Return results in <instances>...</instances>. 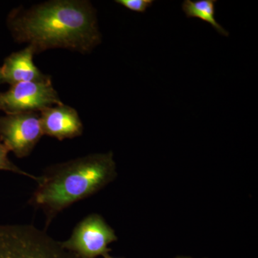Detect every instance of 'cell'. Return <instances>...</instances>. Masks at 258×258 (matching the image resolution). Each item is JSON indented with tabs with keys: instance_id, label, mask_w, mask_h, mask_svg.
<instances>
[{
	"instance_id": "cell-5",
	"label": "cell",
	"mask_w": 258,
	"mask_h": 258,
	"mask_svg": "<svg viewBox=\"0 0 258 258\" xmlns=\"http://www.w3.org/2000/svg\"><path fill=\"white\" fill-rule=\"evenodd\" d=\"M62 104L51 79L42 82L13 85L0 93V110L7 115L41 111L47 107Z\"/></svg>"
},
{
	"instance_id": "cell-14",
	"label": "cell",
	"mask_w": 258,
	"mask_h": 258,
	"mask_svg": "<svg viewBox=\"0 0 258 258\" xmlns=\"http://www.w3.org/2000/svg\"><path fill=\"white\" fill-rule=\"evenodd\" d=\"M174 258H192V257H184V256H178V257H174ZM205 258H207V257H205Z\"/></svg>"
},
{
	"instance_id": "cell-9",
	"label": "cell",
	"mask_w": 258,
	"mask_h": 258,
	"mask_svg": "<svg viewBox=\"0 0 258 258\" xmlns=\"http://www.w3.org/2000/svg\"><path fill=\"white\" fill-rule=\"evenodd\" d=\"M215 0H185L181 5L183 12L188 18H198L211 25L212 28L225 37L229 32L217 21L215 18Z\"/></svg>"
},
{
	"instance_id": "cell-12",
	"label": "cell",
	"mask_w": 258,
	"mask_h": 258,
	"mask_svg": "<svg viewBox=\"0 0 258 258\" xmlns=\"http://www.w3.org/2000/svg\"><path fill=\"white\" fill-rule=\"evenodd\" d=\"M1 83H4V81H3V73H2L1 68H0V84Z\"/></svg>"
},
{
	"instance_id": "cell-6",
	"label": "cell",
	"mask_w": 258,
	"mask_h": 258,
	"mask_svg": "<svg viewBox=\"0 0 258 258\" xmlns=\"http://www.w3.org/2000/svg\"><path fill=\"white\" fill-rule=\"evenodd\" d=\"M43 136L37 112L0 117V142L17 157L30 155Z\"/></svg>"
},
{
	"instance_id": "cell-4",
	"label": "cell",
	"mask_w": 258,
	"mask_h": 258,
	"mask_svg": "<svg viewBox=\"0 0 258 258\" xmlns=\"http://www.w3.org/2000/svg\"><path fill=\"white\" fill-rule=\"evenodd\" d=\"M118 240L115 231L98 214H91L83 218L73 231L62 246L80 258L104 257L111 249L108 245Z\"/></svg>"
},
{
	"instance_id": "cell-10",
	"label": "cell",
	"mask_w": 258,
	"mask_h": 258,
	"mask_svg": "<svg viewBox=\"0 0 258 258\" xmlns=\"http://www.w3.org/2000/svg\"><path fill=\"white\" fill-rule=\"evenodd\" d=\"M9 152V149L0 142V171H11V172L21 174L23 176H28V177L35 180L37 183L40 181V176L32 175V174H29V173L19 168L18 166L15 165L8 158Z\"/></svg>"
},
{
	"instance_id": "cell-1",
	"label": "cell",
	"mask_w": 258,
	"mask_h": 258,
	"mask_svg": "<svg viewBox=\"0 0 258 258\" xmlns=\"http://www.w3.org/2000/svg\"><path fill=\"white\" fill-rule=\"evenodd\" d=\"M8 25L15 40L35 53L63 48L88 53L101 42L96 10L88 1L52 0L28 10L15 9Z\"/></svg>"
},
{
	"instance_id": "cell-7",
	"label": "cell",
	"mask_w": 258,
	"mask_h": 258,
	"mask_svg": "<svg viewBox=\"0 0 258 258\" xmlns=\"http://www.w3.org/2000/svg\"><path fill=\"white\" fill-rule=\"evenodd\" d=\"M43 135L62 141L82 135L83 125L77 111L63 103L40 111Z\"/></svg>"
},
{
	"instance_id": "cell-2",
	"label": "cell",
	"mask_w": 258,
	"mask_h": 258,
	"mask_svg": "<svg viewBox=\"0 0 258 258\" xmlns=\"http://www.w3.org/2000/svg\"><path fill=\"white\" fill-rule=\"evenodd\" d=\"M112 152L91 154L47 168L30 204L42 210L46 227L64 209L94 195L116 177Z\"/></svg>"
},
{
	"instance_id": "cell-13",
	"label": "cell",
	"mask_w": 258,
	"mask_h": 258,
	"mask_svg": "<svg viewBox=\"0 0 258 258\" xmlns=\"http://www.w3.org/2000/svg\"><path fill=\"white\" fill-rule=\"evenodd\" d=\"M103 258H124V257H113V256H111V254H108L106 255H105Z\"/></svg>"
},
{
	"instance_id": "cell-8",
	"label": "cell",
	"mask_w": 258,
	"mask_h": 258,
	"mask_svg": "<svg viewBox=\"0 0 258 258\" xmlns=\"http://www.w3.org/2000/svg\"><path fill=\"white\" fill-rule=\"evenodd\" d=\"M33 48L28 45L23 50L13 52L6 57L1 67L4 83L10 85L23 82H42L51 79L42 74L33 62Z\"/></svg>"
},
{
	"instance_id": "cell-11",
	"label": "cell",
	"mask_w": 258,
	"mask_h": 258,
	"mask_svg": "<svg viewBox=\"0 0 258 258\" xmlns=\"http://www.w3.org/2000/svg\"><path fill=\"white\" fill-rule=\"evenodd\" d=\"M115 3L124 7L131 11L143 13L152 6L154 1L153 0H116Z\"/></svg>"
},
{
	"instance_id": "cell-3",
	"label": "cell",
	"mask_w": 258,
	"mask_h": 258,
	"mask_svg": "<svg viewBox=\"0 0 258 258\" xmlns=\"http://www.w3.org/2000/svg\"><path fill=\"white\" fill-rule=\"evenodd\" d=\"M0 258H80L30 225L0 224Z\"/></svg>"
}]
</instances>
